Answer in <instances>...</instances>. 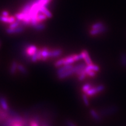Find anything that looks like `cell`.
<instances>
[{
  "label": "cell",
  "instance_id": "1",
  "mask_svg": "<svg viewBox=\"0 0 126 126\" xmlns=\"http://www.w3.org/2000/svg\"><path fill=\"white\" fill-rule=\"evenodd\" d=\"M76 71L74 67L73 66V67L70 69L68 70H67L66 72L63 73L60 75H58V77L59 79H65L67 78L70 76H72V75L76 74Z\"/></svg>",
  "mask_w": 126,
  "mask_h": 126
},
{
  "label": "cell",
  "instance_id": "2",
  "mask_svg": "<svg viewBox=\"0 0 126 126\" xmlns=\"http://www.w3.org/2000/svg\"><path fill=\"white\" fill-rule=\"evenodd\" d=\"M38 48L37 47L34 45H31L29 46H27L25 50V54L27 56L29 57H31L36 52Z\"/></svg>",
  "mask_w": 126,
  "mask_h": 126
},
{
  "label": "cell",
  "instance_id": "3",
  "mask_svg": "<svg viewBox=\"0 0 126 126\" xmlns=\"http://www.w3.org/2000/svg\"><path fill=\"white\" fill-rule=\"evenodd\" d=\"M80 54L82 56V60H84L85 61V62L87 65L92 64L93 62L91 60V58H90L89 53L88 52L87 50H83L80 53Z\"/></svg>",
  "mask_w": 126,
  "mask_h": 126
},
{
  "label": "cell",
  "instance_id": "4",
  "mask_svg": "<svg viewBox=\"0 0 126 126\" xmlns=\"http://www.w3.org/2000/svg\"><path fill=\"white\" fill-rule=\"evenodd\" d=\"M106 30H107V27L105 25L104 26L102 27L99 29H91L89 31V34L90 35H92V36H95V35L105 32Z\"/></svg>",
  "mask_w": 126,
  "mask_h": 126
},
{
  "label": "cell",
  "instance_id": "5",
  "mask_svg": "<svg viewBox=\"0 0 126 126\" xmlns=\"http://www.w3.org/2000/svg\"><path fill=\"white\" fill-rule=\"evenodd\" d=\"M24 30V29L22 26H19L18 27L15 29H11L8 28L6 29V32L7 34H17V33H21Z\"/></svg>",
  "mask_w": 126,
  "mask_h": 126
},
{
  "label": "cell",
  "instance_id": "6",
  "mask_svg": "<svg viewBox=\"0 0 126 126\" xmlns=\"http://www.w3.org/2000/svg\"><path fill=\"white\" fill-rule=\"evenodd\" d=\"M16 21V18L15 16H4L1 15L0 16V21L5 23L11 24Z\"/></svg>",
  "mask_w": 126,
  "mask_h": 126
},
{
  "label": "cell",
  "instance_id": "7",
  "mask_svg": "<svg viewBox=\"0 0 126 126\" xmlns=\"http://www.w3.org/2000/svg\"><path fill=\"white\" fill-rule=\"evenodd\" d=\"M73 65L72 64H69V65H64L62 66L59 67L57 70V74L58 75H60L63 73H64L67 70H68L70 69H72L73 67Z\"/></svg>",
  "mask_w": 126,
  "mask_h": 126
},
{
  "label": "cell",
  "instance_id": "8",
  "mask_svg": "<svg viewBox=\"0 0 126 126\" xmlns=\"http://www.w3.org/2000/svg\"><path fill=\"white\" fill-rule=\"evenodd\" d=\"M62 53L63 51L61 49H55L52 50H49V57H58L61 56Z\"/></svg>",
  "mask_w": 126,
  "mask_h": 126
},
{
  "label": "cell",
  "instance_id": "9",
  "mask_svg": "<svg viewBox=\"0 0 126 126\" xmlns=\"http://www.w3.org/2000/svg\"><path fill=\"white\" fill-rule=\"evenodd\" d=\"M39 12L45 15L47 18H51L52 17V14L47 9L46 6H43L39 9Z\"/></svg>",
  "mask_w": 126,
  "mask_h": 126
},
{
  "label": "cell",
  "instance_id": "10",
  "mask_svg": "<svg viewBox=\"0 0 126 126\" xmlns=\"http://www.w3.org/2000/svg\"><path fill=\"white\" fill-rule=\"evenodd\" d=\"M49 50L46 47H44L42 49V61H46L47 58L49 57Z\"/></svg>",
  "mask_w": 126,
  "mask_h": 126
},
{
  "label": "cell",
  "instance_id": "11",
  "mask_svg": "<svg viewBox=\"0 0 126 126\" xmlns=\"http://www.w3.org/2000/svg\"><path fill=\"white\" fill-rule=\"evenodd\" d=\"M85 70H92L97 72L100 70V67L98 65H94L92 63V64L87 65L85 68Z\"/></svg>",
  "mask_w": 126,
  "mask_h": 126
},
{
  "label": "cell",
  "instance_id": "12",
  "mask_svg": "<svg viewBox=\"0 0 126 126\" xmlns=\"http://www.w3.org/2000/svg\"><path fill=\"white\" fill-rule=\"evenodd\" d=\"M90 115L92 116L93 119L96 121L100 120V117L97 111L94 109H91L90 110Z\"/></svg>",
  "mask_w": 126,
  "mask_h": 126
},
{
  "label": "cell",
  "instance_id": "13",
  "mask_svg": "<svg viewBox=\"0 0 126 126\" xmlns=\"http://www.w3.org/2000/svg\"><path fill=\"white\" fill-rule=\"evenodd\" d=\"M0 105H1L2 108L4 110H7L9 109L7 101L4 98L2 97L0 98Z\"/></svg>",
  "mask_w": 126,
  "mask_h": 126
},
{
  "label": "cell",
  "instance_id": "14",
  "mask_svg": "<svg viewBox=\"0 0 126 126\" xmlns=\"http://www.w3.org/2000/svg\"><path fill=\"white\" fill-rule=\"evenodd\" d=\"M98 93V92L96 87H92V88H90L88 91L86 93H85V94H86L88 96H92L94 95V94H96Z\"/></svg>",
  "mask_w": 126,
  "mask_h": 126
},
{
  "label": "cell",
  "instance_id": "15",
  "mask_svg": "<svg viewBox=\"0 0 126 126\" xmlns=\"http://www.w3.org/2000/svg\"><path fill=\"white\" fill-rule=\"evenodd\" d=\"M47 18V16L44 15V14H43L41 12H39L36 16V19H37V22L39 23H42V22L44 21L45 20H46Z\"/></svg>",
  "mask_w": 126,
  "mask_h": 126
},
{
  "label": "cell",
  "instance_id": "16",
  "mask_svg": "<svg viewBox=\"0 0 126 126\" xmlns=\"http://www.w3.org/2000/svg\"><path fill=\"white\" fill-rule=\"evenodd\" d=\"M120 61L121 65L124 67H126V53H123L121 54Z\"/></svg>",
  "mask_w": 126,
  "mask_h": 126
},
{
  "label": "cell",
  "instance_id": "17",
  "mask_svg": "<svg viewBox=\"0 0 126 126\" xmlns=\"http://www.w3.org/2000/svg\"><path fill=\"white\" fill-rule=\"evenodd\" d=\"M45 24L44 23H37V24L35 25V26H34L33 27L37 31H42L44 29H45Z\"/></svg>",
  "mask_w": 126,
  "mask_h": 126
},
{
  "label": "cell",
  "instance_id": "18",
  "mask_svg": "<svg viewBox=\"0 0 126 126\" xmlns=\"http://www.w3.org/2000/svg\"><path fill=\"white\" fill-rule=\"evenodd\" d=\"M17 66L18 64H17V63L15 61L13 62V63H12V65L10 68V72L12 74H14L16 72V70L17 69Z\"/></svg>",
  "mask_w": 126,
  "mask_h": 126
},
{
  "label": "cell",
  "instance_id": "19",
  "mask_svg": "<svg viewBox=\"0 0 126 126\" xmlns=\"http://www.w3.org/2000/svg\"><path fill=\"white\" fill-rule=\"evenodd\" d=\"M77 76H78V80L79 81H82L85 79L87 75L86 73L85 72V69H84L83 70H82L81 72Z\"/></svg>",
  "mask_w": 126,
  "mask_h": 126
},
{
  "label": "cell",
  "instance_id": "20",
  "mask_svg": "<svg viewBox=\"0 0 126 126\" xmlns=\"http://www.w3.org/2000/svg\"><path fill=\"white\" fill-rule=\"evenodd\" d=\"M105 25L104 24L101 22H98L94 23V24L92 26V29H99L101 27L104 26Z\"/></svg>",
  "mask_w": 126,
  "mask_h": 126
},
{
  "label": "cell",
  "instance_id": "21",
  "mask_svg": "<svg viewBox=\"0 0 126 126\" xmlns=\"http://www.w3.org/2000/svg\"><path fill=\"white\" fill-rule=\"evenodd\" d=\"M21 24V21L19 20H16L15 22L10 24V25L9 26V28L11 29H15L16 28V27H18Z\"/></svg>",
  "mask_w": 126,
  "mask_h": 126
},
{
  "label": "cell",
  "instance_id": "22",
  "mask_svg": "<svg viewBox=\"0 0 126 126\" xmlns=\"http://www.w3.org/2000/svg\"><path fill=\"white\" fill-rule=\"evenodd\" d=\"M64 65V58H61V59H60V60H58L56 62H55L54 66L56 67L59 68Z\"/></svg>",
  "mask_w": 126,
  "mask_h": 126
},
{
  "label": "cell",
  "instance_id": "23",
  "mask_svg": "<svg viewBox=\"0 0 126 126\" xmlns=\"http://www.w3.org/2000/svg\"><path fill=\"white\" fill-rule=\"evenodd\" d=\"M82 100H83L84 104L86 106H88L89 105V99H88V96L86 94H82Z\"/></svg>",
  "mask_w": 126,
  "mask_h": 126
},
{
  "label": "cell",
  "instance_id": "24",
  "mask_svg": "<svg viewBox=\"0 0 126 126\" xmlns=\"http://www.w3.org/2000/svg\"><path fill=\"white\" fill-rule=\"evenodd\" d=\"M85 72L86 73L87 75L91 77H94L96 75V72H94V70H85Z\"/></svg>",
  "mask_w": 126,
  "mask_h": 126
},
{
  "label": "cell",
  "instance_id": "25",
  "mask_svg": "<svg viewBox=\"0 0 126 126\" xmlns=\"http://www.w3.org/2000/svg\"><path fill=\"white\" fill-rule=\"evenodd\" d=\"M92 87V86L89 84H86L85 85H84L82 87V91L84 93H86L88 91V90L90 88Z\"/></svg>",
  "mask_w": 126,
  "mask_h": 126
},
{
  "label": "cell",
  "instance_id": "26",
  "mask_svg": "<svg viewBox=\"0 0 126 126\" xmlns=\"http://www.w3.org/2000/svg\"><path fill=\"white\" fill-rule=\"evenodd\" d=\"M17 69L19 71H20V72L22 74H26L27 72L25 67L24 66H23L22 65H20V64L18 65V66H17Z\"/></svg>",
  "mask_w": 126,
  "mask_h": 126
},
{
  "label": "cell",
  "instance_id": "27",
  "mask_svg": "<svg viewBox=\"0 0 126 126\" xmlns=\"http://www.w3.org/2000/svg\"><path fill=\"white\" fill-rule=\"evenodd\" d=\"M31 61L32 62L35 63L37 61H38V57H37V51L33 55L31 56Z\"/></svg>",
  "mask_w": 126,
  "mask_h": 126
},
{
  "label": "cell",
  "instance_id": "28",
  "mask_svg": "<svg viewBox=\"0 0 126 126\" xmlns=\"http://www.w3.org/2000/svg\"><path fill=\"white\" fill-rule=\"evenodd\" d=\"M96 87H97V89L98 90V93H100V92H102V91H103V90H104V89L105 88V86L103 85H98V86H96Z\"/></svg>",
  "mask_w": 126,
  "mask_h": 126
},
{
  "label": "cell",
  "instance_id": "29",
  "mask_svg": "<svg viewBox=\"0 0 126 126\" xmlns=\"http://www.w3.org/2000/svg\"><path fill=\"white\" fill-rule=\"evenodd\" d=\"M66 124L67 126H77L75 124H74L72 121L70 120H67L66 121Z\"/></svg>",
  "mask_w": 126,
  "mask_h": 126
},
{
  "label": "cell",
  "instance_id": "30",
  "mask_svg": "<svg viewBox=\"0 0 126 126\" xmlns=\"http://www.w3.org/2000/svg\"><path fill=\"white\" fill-rule=\"evenodd\" d=\"M2 15L3 16H9L10 13L8 11H3L2 12Z\"/></svg>",
  "mask_w": 126,
  "mask_h": 126
},
{
  "label": "cell",
  "instance_id": "31",
  "mask_svg": "<svg viewBox=\"0 0 126 126\" xmlns=\"http://www.w3.org/2000/svg\"><path fill=\"white\" fill-rule=\"evenodd\" d=\"M30 126H38V125L36 121H32L30 123Z\"/></svg>",
  "mask_w": 126,
  "mask_h": 126
}]
</instances>
